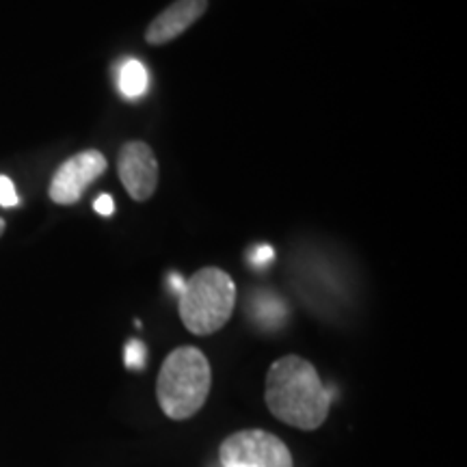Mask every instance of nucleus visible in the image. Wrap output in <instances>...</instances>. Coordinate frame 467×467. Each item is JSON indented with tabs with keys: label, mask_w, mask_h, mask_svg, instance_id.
<instances>
[{
	"label": "nucleus",
	"mask_w": 467,
	"mask_h": 467,
	"mask_svg": "<svg viewBox=\"0 0 467 467\" xmlns=\"http://www.w3.org/2000/svg\"><path fill=\"white\" fill-rule=\"evenodd\" d=\"M265 402L279 422L299 431H317L329 416L331 394L312 361L285 355L268 368Z\"/></svg>",
	"instance_id": "1"
},
{
	"label": "nucleus",
	"mask_w": 467,
	"mask_h": 467,
	"mask_svg": "<svg viewBox=\"0 0 467 467\" xmlns=\"http://www.w3.org/2000/svg\"><path fill=\"white\" fill-rule=\"evenodd\" d=\"M213 388V368L195 347H180L162 361L156 379V400L169 420L182 422L202 411Z\"/></svg>",
	"instance_id": "2"
},
{
	"label": "nucleus",
	"mask_w": 467,
	"mask_h": 467,
	"mask_svg": "<svg viewBox=\"0 0 467 467\" xmlns=\"http://www.w3.org/2000/svg\"><path fill=\"white\" fill-rule=\"evenodd\" d=\"M236 306V284L217 266L197 271L180 292V320L192 336H213L223 329Z\"/></svg>",
	"instance_id": "3"
},
{
	"label": "nucleus",
	"mask_w": 467,
	"mask_h": 467,
	"mask_svg": "<svg viewBox=\"0 0 467 467\" xmlns=\"http://www.w3.org/2000/svg\"><path fill=\"white\" fill-rule=\"evenodd\" d=\"M221 467H295L292 452L277 435L244 429L225 437L219 446Z\"/></svg>",
	"instance_id": "4"
},
{
	"label": "nucleus",
	"mask_w": 467,
	"mask_h": 467,
	"mask_svg": "<svg viewBox=\"0 0 467 467\" xmlns=\"http://www.w3.org/2000/svg\"><path fill=\"white\" fill-rule=\"evenodd\" d=\"M107 171V159L98 150H85L72 156L52 175L50 200L58 206H72L83 197L89 184L96 182Z\"/></svg>",
	"instance_id": "5"
},
{
	"label": "nucleus",
	"mask_w": 467,
	"mask_h": 467,
	"mask_svg": "<svg viewBox=\"0 0 467 467\" xmlns=\"http://www.w3.org/2000/svg\"><path fill=\"white\" fill-rule=\"evenodd\" d=\"M117 173L134 202H148L159 186V161L148 143L130 141L117 156Z\"/></svg>",
	"instance_id": "6"
},
{
	"label": "nucleus",
	"mask_w": 467,
	"mask_h": 467,
	"mask_svg": "<svg viewBox=\"0 0 467 467\" xmlns=\"http://www.w3.org/2000/svg\"><path fill=\"white\" fill-rule=\"evenodd\" d=\"M208 0H175L173 5L162 11L151 20V25L145 31V39L151 46H162L173 42L184 31L195 25L200 17L206 14Z\"/></svg>",
	"instance_id": "7"
},
{
	"label": "nucleus",
	"mask_w": 467,
	"mask_h": 467,
	"mask_svg": "<svg viewBox=\"0 0 467 467\" xmlns=\"http://www.w3.org/2000/svg\"><path fill=\"white\" fill-rule=\"evenodd\" d=\"M150 87V74L141 61L137 58H128L119 69V89L128 100L141 98Z\"/></svg>",
	"instance_id": "8"
},
{
	"label": "nucleus",
	"mask_w": 467,
	"mask_h": 467,
	"mask_svg": "<svg viewBox=\"0 0 467 467\" xmlns=\"http://www.w3.org/2000/svg\"><path fill=\"white\" fill-rule=\"evenodd\" d=\"M145 361H148V348L143 342L130 340L126 344V368L128 370H143Z\"/></svg>",
	"instance_id": "9"
},
{
	"label": "nucleus",
	"mask_w": 467,
	"mask_h": 467,
	"mask_svg": "<svg viewBox=\"0 0 467 467\" xmlns=\"http://www.w3.org/2000/svg\"><path fill=\"white\" fill-rule=\"evenodd\" d=\"M0 206H5V208L17 206L16 186L7 178V175H0Z\"/></svg>",
	"instance_id": "10"
},
{
	"label": "nucleus",
	"mask_w": 467,
	"mask_h": 467,
	"mask_svg": "<svg viewBox=\"0 0 467 467\" xmlns=\"http://www.w3.org/2000/svg\"><path fill=\"white\" fill-rule=\"evenodd\" d=\"M273 258H275V251H273V247H268V244H260V247H255L254 251H251L249 262L255 268H265L271 265Z\"/></svg>",
	"instance_id": "11"
},
{
	"label": "nucleus",
	"mask_w": 467,
	"mask_h": 467,
	"mask_svg": "<svg viewBox=\"0 0 467 467\" xmlns=\"http://www.w3.org/2000/svg\"><path fill=\"white\" fill-rule=\"evenodd\" d=\"M93 210H96L98 214H102V217H110V214L115 213V202L110 195H100L96 202H93Z\"/></svg>",
	"instance_id": "12"
},
{
	"label": "nucleus",
	"mask_w": 467,
	"mask_h": 467,
	"mask_svg": "<svg viewBox=\"0 0 467 467\" xmlns=\"http://www.w3.org/2000/svg\"><path fill=\"white\" fill-rule=\"evenodd\" d=\"M169 282H171V288H173L175 292H178V295L184 290V284H186V282H184V279L180 277V275H175V273H173L171 277H169Z\"/></svg>",
	"instance_id": "13"
},
{
	"label": "nucleus",
	"mask_w": 467,
	"mask_h": 467,
	"mask_svg": "<svg viewBox=\"0 0 467 467\" xmlns=\"http://www.w3.org/2000/svg\"><path fill=\"white\" fill-rule=\"evenodd\" d=\"M5 227H7V223H5V219H0V236H3V232H5Z\"/></svg>",
	"instance_id": "14"
}]
</instances>
